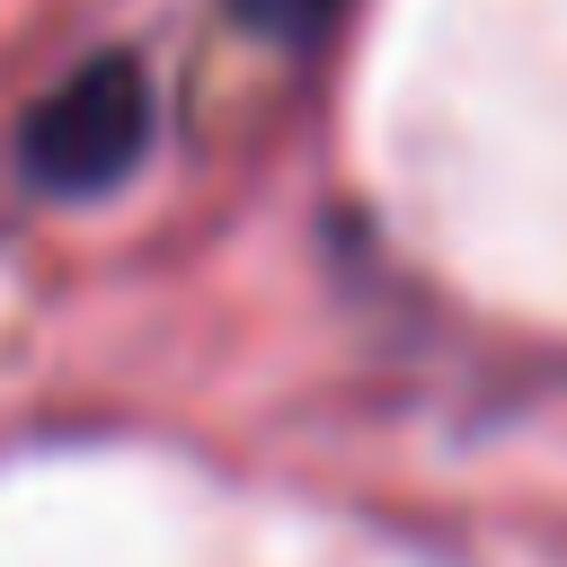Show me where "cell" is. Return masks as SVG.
I'll return each instance as SVG.
<instances>
[{"mask_svg":"<svg viewBox=\"0 0 567 567\" xmlns=\"http://www.w3.org/2000/svg\"><path fill=\"white\" fill-rule=\"evenodd\" d=\"M248 27H266V35H310L319 18H328V0H230Z\"/></svg>","mask_w":567,"mask_h":567,"instance_id":"cell-2","label":"cell"},{"mask_svg":"<svg viewBox=\"0 0 567 567\" xmlns=\"http://www.w3.org/2000/svg\"><path fill=\"white\" fill-rule=\"evenodd\" d=\"M151 151V80L133 53H97L71 80H53L18 133V159L44 195H106Z\"/></svg>","mask_w":567,"mask_h":567,"instance_id":"cell-1","label":"cell"}]
</instances>
